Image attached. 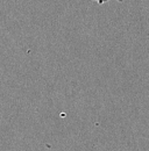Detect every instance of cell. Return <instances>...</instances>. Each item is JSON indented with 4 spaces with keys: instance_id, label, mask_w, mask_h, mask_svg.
Instances as JSON below:
<instances>
[{
    "instance_id": "6da1fadb",
    "label": "cell",
    "mask_w": 149,
    "mask_h": 151,
    "mask_svg": "<svg viewBox=\"0 0 149 151\" xmlns=\"http://www.w3.org/2000/svg\"><path fill=\"white\" fill-rule=\"evenodd\" d=\"M92 1L99 2V4H104V2H106V1H110V0H92ZM118 1H124V0H118Z\"/></svg>"
}]
</instances>
